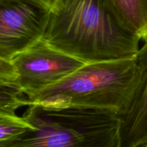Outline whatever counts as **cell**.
<instances>
[{"label": "cell", "mask_w": 147, "mask_h": 147, "mask_svg": "<svg viewBox=\"0 0 147 147\" xmlns=\"http://www.w3.org/2000/svg\"><path fill=\"white\" fill-rule=\"evenodd\" d=\"M22 107H27V100L18 88L0 85V109L15 112Z\"/></svg>", "instance_id": "9c48e42d"}, {"label": "cell", "mask_w": 147, "mask_h": 147, "mask_svg": "<svg viewBox=\"0 0 147 147\" xmlns=\"http://www.w3.org/2000/svg\"><path fill=\"white\" fill-rule=\"evenodd\" d=\"M119 24L139 40H147V0H106Z\"/></svg>", "instance_id": "52a82bcc"}, {"label": "cell", "mask_w": 147, "mask_h": 147, "mask_svg": "<svg viewBox=\"0 0 147 147\" xmlns=\"http://www.w3.org/2000/svg\"><path fill=\"white\" fill-rule=\"evenodd\" d=\"M17 74V88L24 96L56 83L83 66L82 61L41 39L11 61Z\"/></svg>", "instance_id": "277c9868"}, {"label": "cell", "mask_w": 147, "mask_h": 147, "mask_svg": "<svg viewBox=\"0 0 147 147\" xmlns=\"http://www.w3.org/2000/svg\"><path fill=\"white\" fill-rule=\"evenodd\" d=\"M8 1L28 3V4H33V5L37 6V7L45 9L47 11H50L53 9V6H54L55 0H8Z\"/></svg>", "instance_id": "8fae6325"}, {"label": "cell", "mask_w": 147, "mask_h": 147, "mask_svg": "<svg viewBox=\"0 0 147 147\" xmlns=\"http://www.w3.org/2000/svg\"><path fill=\"white\" fill-rule=\"evenodd\" d=\"M49 11L20 1L0 0V59L11 62L42 39Z\"/></svg>", "instance_id": "5b68a950"}, {"label": "cell", "mask_w": 147, "mask_h": 147, "mask_svg": "<svg viewBox=\"0 0 147 147\" xmlns=\"http://www.w3.org/2000/svg\"><path fill=\"white\" fill-rule=\"evenodd\" d=\"M42 39L84 63L134 57L140 41L119 24L106 0H55Z\"/></svg>", "instance_id": "6da1fadb"}, {"label": "cell", "mask_w": 147, "mask_h": 147, "mask_svg": "<svg viewBox=\"0 0 147 147\" xmlns=\"http://www.w3.org/2000/svg\"><path fill=\"white\" fill-rule=\"evenodd\" d=\"M22 116L34 128L0 147H119L120 118L111 111L29 105Z\"/></svg>", "instance_id": "3957f363"}, {"label": "cell", "mask_w": 147, "mask_h": 147, "mask_svg": "<svg viewBox=\"0 0 147 147\" xmlns=\"http://www.w3.org/2000/svg\"><path fill=\"white\" fill-rule=\"evenodd\" d=\"M34 128L23 116L0 109V142Z\"/></svg>", "instance_id": "ba28073f"}, {"label": "cell", "mask_w": 147, "mask_h": 147, "mask_svg": "<svg viewBox=\"0 0 147 147\" xmlns=\"http://www.w3.org/2000/svg\"><path fill=\"white\" fill-rule=\"evenodd\" d=\"M137 147H147V143H146V144H142V145L139 146H137Z\"/></svg>", "instance_id": "7c38bea8"}, {"label": "cell", "mask_w": 147, "mask_h": 147, "mask_svg": "<svg viewBox=\"0 0 147 147\" xmlns=\"http://www.w3.org/2000/svg\"><path fill=\"white\" fill-rule=\"evenodd\" d=\"M140 79L136 56L86 63L59 82L26 97L27 107L108 110L123 115Z\"/></svg>", "instance_id": "7a4b0ae2"}, {"label": "cell", "mask_w": 147, "mask_h": 147, "mask_svg": "<svg viewBox=\"0 0 147 147\" xmlns=\"http://www.w3.org/2000/svg\"><path fill=\"white\" fill-rule=\"evenodd\" d=\"M0 85L17 88V74L11 62L0 59Z\"/></svg>", "instance_id": "30bf717a"}, {"label": "cell", "mask_w": 147, "mask_h": 147, "mask_svg": "<svg viewBox=\"0 0 147 147\" xmlns=\"http://www.w3.org/2000/svg\"><path fill=\"white\" fill-rule=\"evenodd\" d=\"M140 79L127 109L119 116V147L147 143V40L136 54Z\"/></svg>", "instance_id": "8992f818"}]
</instances>
